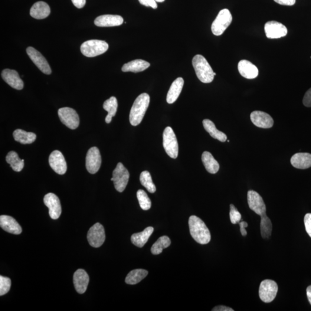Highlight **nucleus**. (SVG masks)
I'll list each match as a JSON object with an SVG mask.
<instances>
[{"label":"nucleus","instance_id":"c85d7f7f","mask_svg":"<svg viewBox=\"0 0 311 311\" xmlns=\"http://www.w3.org/2000/svg\"><path fill=\"white\" fill-rule=\"evenodd\" d=\"M202 161L208 172L215 174L220 169V165L210 152L205 151L202 153Z\"/></svg>","mask_w":311,"mask_h":311},{"label":"nucleus","instance_id":"f8f14e48","mask_svg":"<svg viewBox=\"0 0 311 311\" xmlns=\"http://www.w3.org/2000/svg\"><path fill=\"white\" fill-rule=\"evenodd\" d=\"M101 158L99 149L94 146L88 150L86 156V168L91 174L96 173L100 168Z\"/></svg>","mask_w":311,"mask_h":311},{"label":"nucleus","instance_id":"b1692460","mask_svg":"<svg viewBox=\"0 0 311 311\" xmlns=\"http://www.w3.org/2000/svg\"><path fill=\"white\" fill-rule=\"evenodd\" d=\"M50 14V6L43 1H39L32 5L30 10V15L36 19L47 18Z\"/></svg>","mask_w":311,"mask_h":311},{"label":"nucleus","instance_id":"ddd939ff","mask_svg":"<svg viewBox=\"0 0 311 311\" xmlns=\"http://www.w3.org/2000/svg\"><path fill=\"white\" fill-rule=\"evenodd\" d=\"M44 204L49 209V215L53 220H57L61 214L60 199L53 193H48L44 196Z\"/></svg>","mask_w":311,"mask_h":311},{"label":"nucleus","instance_id":"aec40b11","mask_svg":"<svg viewBox=\"0 0 311 311\" xmlns=\"http://www.w3.org/2000/svg\"><path fill=\"white\" fill-rule=\"evenodd\" d=\"M89 281V276L83 269H78L73 275L74 287L78 293L86 292Z\"/></svg>","mask_w":311,"mask_h":311},{"label":"nucleus","instance_id":"393cba45","mask_svg":"<svg viewBox=\"0 0 311 311\" xmlns=\"http://www.w3.org/2000/svg\"><path fill=\"white\" fill-rule=\"evenodd\" d=\"M184 85V80L182 77H178L173 82L167 96V101L169 104L175 102L178 99Z\"/></svg>","mask_w":311,"mask_h":311},{"label":"nucleus","instance_id":"a878e982","mask_svg":"<svg viewBox=\"0 0 311 311\" xmlns=\"http://www.w3.org/2000/svg\"><path fill=\"white\" fill-rule=\"evenodd\" d=\"M154 231V228L152 227L146 228L143 232L140 233L134 234L131 237V241L136 246L142 248L148 241L150 236Z\"/></svg>","mask_w":311,"mask_h":311},{"label":"nucleus","instance_id":"a19ab883","mask_svg":"<svg viewBox=\"0 0 311 311\" xmlns=\"http://www.w3.org/2000/svg\"><path fill=\"white\" fill-rule=\"evenodd\" d=\"M303 103L306 107H311V88L304 95Z\"/></svg>","mask_w":311,"mask_h":311},{"label":"nucleus","instance_id":"58836bf2","mask_svg":"<svg viewBox=\"0 0 311 311\" xmlns=\"http://www.w3.org/2000/svg\"><path fill=\"white\" fill-rule=\"evenodd\" d=\"M230 220L232 224H237L241 220V215L233 204L230 205Z\"/></svg>","mask_w":311,"mask_h":311},{"label":"nucleus","instance_id":"2eb2a0df","mask_svg":"<svg viewBox=\"0 0 311 311\" xmlns=\"http://www.w3.org/2000/svg\"><path fill=\"white\" fill-rule=\"evenodd\" d=\"M26 51H27L29 57L30 58L39 70L46 74H51V70L50 65H48L47 60L41 53L32 47H28Z\"/></svg>","mask_w":311,"mask_h":311},{"label":"nucleus","instance_id":"6ab92c4d","mask_svg":"<svg viewBox=\"0 0 311 311\" xmlns=\"http://www.w3.org/2000/svg\"><path fill=\"white\" fill-rule=\"evenodd\" d=\"M123 23V19L119 15H104L98 16L94 24L97 27H107L119 26Z\"/></svg>","mask_w":311,"mask_h":311},{"label":"nucleus","instance_id":"f3484780","mask_svg":"<svg viewBox=\"0 0 311 311\" xmlns=\"http://www.w3.org/2000/svg\"><path fill=\"white\" fill-rule=\"evenodd\" d=\"M254 125L263 129H269L274 124V120L269 114L261 111H254L250 115Z\"/></svg>","mask_w":311,"mask_h":311},{"label":"nucleus","instance_id":"c756f323","mask_svg":"<svg viewBox=\"0 0 311 311\" xmlns=\"http://www.w3.org/2000/svg\"><path fill=\"white\" fill-rule=\"evenodd\" d=\"M14 139L16 142L22 144H30L33 143L37 136L34 133L27 132L22 129H16L13 133Z\"/></svg>","mask_w":311,"mask_h":311},{"label":"nucleus","instance_id":"f704fd0d","mask_svg":"<svg viewBox=\"0 0 311 311\" xmlns=\"http://www.w3.org/2000/svg\"><path fill=\"white\" fill-rule=\"evenodd\" d=\"M171 240L167 237L163 236L160 237L155 243H154L151 248V253L153 255H159L161 254L164 248H167L171 244Z\"/></svg>","mask_w":311,"mask_h":311},{"label":"nucleus","instance_id":"9d476101","mask_svg":"<svg viewBox=\"0 0 311 311\" xmlns=\"http://www.w3.org/2000/svg\"><path fill=\"white\" fill-rule=\"evenodd\" d=\"M87 239L92 247L98 248L101 246L106 239L103 226L99 222L94 224L88 231Z\"/></svg>","mask_w":311,"mask_h":311},{"label":"nucleus","instance_id":"2f4dec72","mask_svg":"<svg viewBox=\"0 0 311 311\" xmlns=\"http://www.w3.org/2000/svg\"><path fill=\"white\" fill-rule=\"evenodd\" d=\"M6 161L16 172L21 171L24 168V160L20 159L18 153L14 151H11L8 153L6 156Z\"/></svg>","mask_w":311,"mask_h":311},{"label":"nucleus","instance_id":"4c0bfd02","mask_svg":"<svg viewBox=\"0 0 311 311\" xmlns=\"http://www.w3.org/2000/svg\"><path fill=\"white\" fill-rule=\"evenodd\" d=\"M11 280L9 278L0 276V296L5 295L11 288Z\"/></svg>","mask_w":311,"mask_h":311},{"label":"nucleus","instance_id":"72a5a7b5","mask_svg":"<svg viewBox=\"0 0 311 311\" xmlns=\"http://www.w3.org/2000/svg\"><path fill=\"white\" fill-rule=\"evenodd\" d=\"M261 232L263 239L269 238L272 233V223L266 214L261 215Z\"/></svg>","mask_w":311,"mask_h":311},{"label":"nucleus","instance_id":"473e14b6","mask_svg":"<svg viewBox=\"0 0 311 311\" xmlns=\"http://www.w3.org/2000/svg\"><path fill=\"white\" fill-rule=\"evenodd\" d=\"M148 274V271L144 269H136L131 271L126 277L125 283L129 285L138 284Z\"/></svg>","mask_w":311,"mask_h":311},{"label":"nucleus","instance_id":"4468645a","mask_svg":"<svg viewBox=\"0 0 311 311\" xmlns=\"http://www.w3.org/2000/svg\"><path fill=\"white\" fill-rule=\"evenodd\" d=\"M264 31L268 39H278L286 37L287 33V28L281 23L270 21L264 25Z\"/></svg>","mask_w":311,"mask_h":311},{"label":"nucleus","instance_id":"de8ad7c7","mask_svg":"<svg viewBox=\"0 0 311 311\" xmlns=\"http://www.w3.org/2000/svg\"><path fill=\"white\" fill-rule=\"evenodd\" d=\"M307 296L311 305V286L307 288Z\"/></svg>","mask_w":311,"mask_h":311},{"label":"nucleus","instance_id":"79ce46f5","mask_svg":"<svg viewBox=\"0 0 311 311\" xmlns=\"http://www.w3.org/2000/svg\"><path fill=\"white\" fill-rule=\"evenodd\" d=\"M139 1L141 4L146 6H150L153 9H157L158 8V4H157V2L155 0H139Z\"/></svg>","mask_w":311,"mask_h":311},{"label":"nucleus","instance_id":"5701e85b","mask_svg":"<svg viewBox=\"0 0 311 311\" xmlns=\"http://www.w3.org/2000/svg\"><path fill=\"white\" fill-rule=\"evenodd\" d=\"M292 165L298 169H307L311 167V154L309 153H297L294 154L290 159Z\"/></svg>","mask_w":311,"mask_h":311},{"label":"nucleus","instance_id":"ea45409f","mask_svg":"<svg viewBox=\"0 0 311 311\" xmlns=\"http://www.w3.org/2000/svg\"><path fill=\"white\" fill-rule=\"evenodd\" d=\"M304 225L307 234L311 238V214H307L304 217Z\"/></svg>","mask_w":311,"mask_h":311},{"label":"nucleus","instance_id":"6e6552de","mask_svg":"<svg viewBox=\"0 0 311 311\" xmlns=\"http://www.w3.org/2000/svg\"><path fill=\"white\" fill-rule=\"evenodd\" d=\"M130 177L129 172L122 163H119L113 172L114 186L117 191L122 192L126 189Z\"/></svg>","mask_w":311,"mask_h":311},{"label":"nucleus","instance_id":"e433bc0d","mask_svg":"<svg viewBox=\"0 0 311 311\" xmlns=\"http://www.w3.org/2000/svg\"><path fill=\"white\" fill-rule=\"evenodd\" d=\"M137 196L140 207L143 210L148 211L151 208V201L145 191L143 190H139L137 192Z\"/></svg>","mask_w":311,"mask_h":311},{"label":"nucleus","instance_id":"f03ea898","mask_svg":"<svg viewBox=\"0 0 311 311\" xmlns=\"http://www.w3.org/2000/svg\"><path fill=\"white\" fill-rule=\"evenodd\" d=\"M150 96L143 93L136 98L131 109L129 120L132 126H136L142 122L149 105Z\"/></svg>","mask_w":311,"mask_h":311},{"label":"nucleus","instance_id":"a18cd8bd","mask_svg":"<svg viewBox=\"0 0 311 311\" xmlns=\"http://www.w3.org/2000/svg\"><path fill=\"white\" fill-rule=\"evenodd\" d=\"M73 5L77 8H83L86 4V0H72Z\"/></svg>","mask_w":311,"mask_h":311},{"label":"nucleus","instance_id":"c03bdc74","mask_svg":"<svg viewBox=\"0 0 311 311\" xmlns=\"http://www.w3.org/2000/svg\"><path fill=\"white\" fill-rule=\"evenodd\" d=\"M239 224L240 225V232L242 236H243V237H245V236L247 234V231L245 230V228L248 227V225L247 222L245 221H241L239 222Z\"/></svg>","mask_w":311,"mask_h":311},{"label":"nucleus","instance_id":"7ed1b4c3","mask_svg":"<svg viewBox=\"0 0 311 311\" xmlns=\"http://www.w3.org/2000/svg\"><path fill=\"white\" fill-rule=\"evenodd\" d=\"M192 63L198 79L203 83H212L216 73L206 58L202 55H196L192 59Z\"/></svg>","mask_w":311,"mask_h":311},{"label":"nucleus","instance_id":"bb28decb","mask_svg":"<svg viewBox=\"0 0 311 311\" xmlns=\"http://www.w3.org/2000/svg\"><path fill=\"white\" fill-rule=\"evenodd\" d=\"M202 123L206 132H208L213 138L218 140L222 143L227 141V135L216 128L215 123L212 120L206 119L203 120Z\"/></svg>","mask_w":311,"mask_h":311},{"label":"nucleus","instance_id":"dca6fc26","mask_svg":"<svg viewBox=\"0 0 311 311\" xmlns=\"http://www.w3.org/2000/svg\"><path fill=\"white\" fill-rule=\"evenodd\" d=\"M49 164L51 168L59 175H64L67 171V162L62 153L59 150H54L49 157Z\"/></svg>","mask_w":311,"mask_h":311},{"label":"nucleus","instance_id":"09e8293b","mask_svg":"<svg viewBox=\"0 0 311 311\" xmlns=\"http://www.w3.org/2000/svg\"><path fill=\"white\" fill-rule=\"evenodd\" d=\"M156 2H163L165 1V0H155Z\"/></svg>","mask_w":311,"mask_h":311},{"label":"nucleus","instance_id":"20e7f679","mask_svg":"<svg viewBox=\"0 0 311 311\" xmlns=\"http://www.w3.org/2000/svg\"><path fill=\"white\" fill-rule=\"evenodd\" d=\"M109 47V44L105 41L94 39L84 42L81 46L80 50L85 56L94 57L105 53Z\"/></svg>","mask_w":311,"mask_h":311},{"label":"nucleus","instance_id":"8fccbe9b","mask_svg":"<svg viewBox=\"0 0 311 311\" xmlns=\"http://www.w3.org/2000/svg\"></svg>","mask_w":311,"mask_h":311},{"label":"nucleus","instance_id":"1a4fd4ad","mask_svg":"<svg viewBox=\"0 0 311 311\" xmlns=\"http://www.w3.org/2000/svg\"><path fill=\"white\" fill-rule=\"evenodd\" d=\"M58 116L61 122L72 130L77 128L80 124L79 117L74 109L63 107L58 110Z\"/></svg>","mask_w":311,"mask_h":311},{"label":"nucleus","instance_id":"39448f33","mask_svg":"<svg viewBox=\"0 0 311 311\" xmlns=\"http://www.w3.org/2000/svg\"><path fill=\"white\" fill-rule=\"evenodd\" d=\"M163 147L170 158H177L179 153L178 140L171 127H167L164 130Z\"/></svg>","mask_w":311,"mask_h":311},{"label":"nucleus","instance_id":"423d86ee","mask_svg":"<svg viewBox=\"0 0 311 311\" xmlns=\"http://www.w3.org/2000/svg\"><path fill=\"white\" fill-rule=\"evenodd\" d=\"M232 21L230 11L227 9L221 10L212 24L213 34L216 36L221 35L231 24Z\"/></svg>","mask_w":311,"mask_h":311},{"label":"nucleus","instance_id":"0eeeda50","mask_svg":"<svg viewBox=\"0 0 311 311\" xmlns=\"http://www.w3.org/2000/svg\"><path fill=\"white\" fill-rule=\"evenodd\" d=\"M278 289V285L274 281L265 280L262 281L259 289L261 300L266 303L272 302L276 297Z\"/></svg>","mask_w":311,"mask_h":311},{"label":"nucleus","instance_id":"7c9ffc66","mask_svg":"<svg viewBox=\"0 0 311 311\" xmlns=\"http://www.w3.org/2000/svg\"><path fill=\"white\" fill-rule=\"evenodd\" d=\"M103 109L107 111L108 114L106 117V122L110 123L112 120V118L116 116L118 109V101L117 98L114 96L111 97L103 104Z\"/></svg>","mask_w":311,"mask_h":311},{"label":"nucleus","instance_id":"9b49d317","mask_svg":"<svg viewBox=\"0 0 311 311\" xmlns=\"http://www.w3.org/2000/svg\"><path fill=\"white\" fill-rule=\"evenodd\" d=\"M247 201L249 207L255 214L260 216L266 214V205L264 204L263 197L257 192L254 191H248Z\"/></svg>","mask_w":311,"mask_h":311},{"label":"nucleus","instance_id":"49530a36","mask_svg":"<svg viewBox=\"0 0 311 311\" xmlns=\"http://www.w3.org/2000/svg\"><path fill=\"white\" fill-rule=\"evenodd\" d=\"M213 311H234L231 308L224 306H218L214 308Z\"/></svg>","mask_w":311,"mask_h":311},{"label":"nucleus","instance_id":"4be33fe9","mask_svg":"<svg viewBox=\"0 0 311 311\" xmlns=\"http://www.w3.org/2000/svg\"><path fill=\"white\" fill-rule=\"evenodd\" d=\"M238 71L242 76L247 79H253L258 76V68L247 60H241L238 64Z\"/></svg>","mask_w":311,"mask_h":311},{"label":"nucleus","instance_id":"f257e3e1","mask_svg":"<svg viewBox=\"0 0 311 311\" xmlns=\"http://www.w3.org/2000/svg\"><path fill=\"white\" fill-rule=\"evenodd\" d=\"M189 225L191 236L198 243L207 244L211 240V232L207 226L200 218L191 215L189 218Z\"/></svg>","mask_w":311,"mask_h":311},{"label":"nucleus","instance_id":"37998d69","mask_svg":"<svg viewBox=\"0 0 311 311\" xmlns=\"http://www.w3.org/2000/svg\"><path fill=\"white\" fill-rule=\"evenodd\" d=\"M274 1L280 5L287 6H292L296 3V0H274Z\"/></svg>","mask_w":311,"mask_h":311},{"label":"nucleus","instance_id":"412c9836","mask_svg":"<svg viewBox=\"0 0 311 311\" xmlns=\"http://www.w3.org/2000/svg\"><path fill=\"white\" fill-rule=\"evenodd\" d=\"M0 226L2 230L8 233L19 235L22 232L21 226L11 216L2 215L0 216Z\"/></svg>","mask_w":311,"mask_h":311},{"label":"nucleus","instance_id":"c9c22d12","mask_svg":"<svg viewBox=\"0 0 311 311\" xmlns=\"http://www.w3.org/2000/svg\"><path fill=\"white\" fill-rule=\"evenodd\" d=\"M140 182L142 185L145 187L147 191L150 193L155 192L156 191V188L154 184L152 176L150 175V173L147 171H143L141 173L140 177Z\"/></svg>","mask_w":311,"mask_h":311},{"label":"nucleus","instance_id":"a211bd4d","mask_svg":"<svg viewBox=\"0 0 311 311\" xmlns=\"http://www.w3.org/2000/svg\"><path fill=\"white\" fill-rule=\"evenodd\" d=\"M1 76L3 80L13 88L18 90H21L24 88V81L16 71L6 69L2 72Z\"/></svg>","mask_w":311,"mask_h":311},{"label":"nucleus","instance_id":"cd10ccee","mask_svg":"<svg viewBox=\"0 0 311 311\" xmlns=\"http://www.w3.org/2000/svg\"><path fill=\"white\" fill-rule=\"evenodd\" d=\"M149 67L150 64L148 62L143 60H136L124 64L122 71L123 72H130L138 73V72L146 70Z\"/></svg>","mask_w":311,"mask_h":311}]
</instances>
